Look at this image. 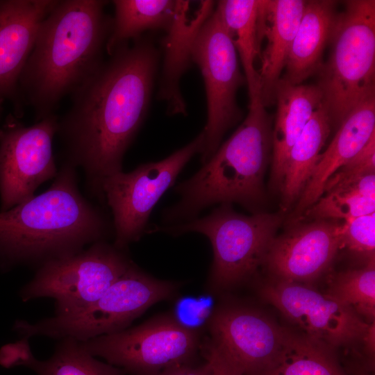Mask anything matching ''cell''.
Listing matches in <instances>:
<instances>
[{
  "label": "cell",
  "mask_w": 375,
  "mask_h": 375,
  "mask_svg": "<svg viewBox=\"0 0 375 375\" xmlns=\"http://www.w3.org/2000/svg\"><path fill=\"white\" fill-rule=\"evenodd\" d=\"M132 263L122 249L106 241L98 242L40 266L20 295L24 301L52 298L56 314L69 312L98 299Z\"/></svg>",
  "instance_id": "8"
},
{
  "label": "cell",
  "mask_w": 375,
  "mask_h": 375,
  "mask_svg": "<svg viewBox=\"0 0 375 375\" xmlns=\"http://www.w3.org/2000/svg\"><path fill=\"white\" fill-rule=\"evenodd\" d=\"M374 212L375 174H372L337 183L326 190L303 214L313 220L346 221Z\"/></svg>",
  "instance_id": "26"
},
{
  "label": "cell",
  "mask_w": 375,
  "mask_h": 375,
  "mask_svg": "<svg viewBox=\"0 0 375 375\" xmlns=\"http://www.w3.org/2000/svg\"><path fill=\"white\" fill-rule=\"evenodd\" d=\"M360 375H371V374H360Z\"/></svg>",
  "instance_id": "35"
},
{
  "label": "cell",
  "mask_w": 375,
  "mask_h": 375,
  "mask_svg": "<svg viewBox=\"0 0 375 375\" xmlns=\"http://www.w3.org/2000/svg\"><path fill=\"white\" fill-rule=\"evenodd\" d=\"M326 294L351 308L367 322L375 321V261L335 275Z\"/></svg>",
  "instance_id": "28"
},
{
  "label": "cell",
  "mask_w": 375,
  "mask_h": 375,
  "mask_svg": "<svg viewBox=\"0 0 375 375\" xmlns=\"http://www.w3.org/2000/svg\"><path fill=\"white\" fill-rule=\"evenodd\" d=\"M262 375H347L333 350L286 329L280 351Z\"/></svg>",
  "instance_id": "27"
},
{
  "label": "cell",
  "mask_w": 375,
  "mask_h": 375,
  "mask_svg": "<svg viewBox=\"0 0 375 375\" xmlns=\"http://www.w3.org/2000/svg\"><path fill=\"white\" fill-rule=\"evenodd\" d=\"M192 62L201 71L207 100V122L200 153L203 165L221 145L226 132L241 119L236 93L246 83L236 49L215 8L197 35Z\"/></svg>",
  "instance_id": "10"
},
{
  "label": "cell",
  "mask_w": 375,
  "mask_h": 375,
  "mask_svg": "<svg viewBox=\"0 0 375 375\" xmlns=\"http://www.w3.org/2000/svg\"><path fill=\"white\" fill-rule=\"evenodd\" d=\"M340 235L342 247L361 256L366 263L375 261V212L344 221Z\"/></svg>",
  "instance_id": "29"
},
{
  "label": "cell",
  "mask_w": 375,
  "mask_h": 375,
  "mask_svg": "<svg viewBox=\"0 0 375 375\" xmlns=\"http://www.w3.org/2000/svg\"><path fill=\"white\" fill-rule=\"evenodd\" d=\"M375 321L370 323L369 326L363 338L362 343L365 345L367 353L371 358L374 357V341H375Z\"/></svg>",
  "instance_id": "33"
},
{
  "label": "cell",
  "mask_w": 375,
  "mask_h": 375,
  "mask_svg": "<svg viewBox=\"0 0 375 375\" xmlns=\"http://www.w3.org/2000/svg\"><path fill=\"white\" fill-rule=\"evenodd\" d=\"M375 174V134L350 160L340 167L325 183L324 193L344 180Z\"/></svg>",
  "instance_id": "30"
},
{
  "label": "cell",
  "mask_w": 375,
  "mask_h": 375,
  "mask_svg": "<svg viewBox=\"0 0 375 375\" xmlns=\"http://www.w3.org/2000/svg\"><path fill=\"white\" fill-rule=\"evenodd\" d=\"M107 1L58 0L41 23L18 83L19 102L35 112L36 122L51 115L103 62L112 19Z\"/></svg>",
  "instance_id": "2"
},
{
  "label": "cell",
  "mask_w": 375,
  "mask_h": 375,
  "mask_svg": "<svg viewBox=\"0 0 375 375\" xmlns=\"http://www.w3.org/2000/svg\"><path fill=\"white\" fill-rule=\"evenodd\" d=\"M332 130L328 112L322 103L313 113L289 153L282 186V205L285 209L298 201L311 178Z\"/></svg>",
  "instance_id": "23"
},
{
  "label": "cell",
  "mask_w": 375,
  "mask_h": 375,
  "mask_svg": "<svg viewBox=\"0 0 375 375\" xmlns=\"http://www.w3.org/2000/svg\"><path fill=\"white\" fill-rule=\"evenodd\" d=\"M341 224L315 219L275 237L265 256L275 279L306 283L321 276L342 248Z\"/></svg>",
  "instance_id": "15"
},
{
  "label": "cell",
  "mask_w": 375,
  "mask_h": 375,
  "mask_svg": "<svg viewBox=\"0 0 375 375\" xmlns=\"http://www.w3.org/2000/svg\"><path fill=\"white\" fill-rule=\"evenodd\" d=\"M58 0H0V99L19 102L18 83L38 28Z\"/></svg>",
  "instance_id": "16"
},
{
  "label": "cell",
  "mask_w": 375,
  "mask_h": 375,
  "mask_svg": "<svg viewBox=\"0 0 375 375\" xmlns=\"http://www.w3.org/2000/svg\"><path fill=\"white\" fill-rule=\"evenodd\" d=\"M79 343L92 356L105 359L124 372L157 375L187 364L199 347V338L194 330L166 315Z\"/></svg>",
  "instance_id": "9"
},
{
  "label": "cell",
  "mask_w": 375,
  "mask_h": 375,
  "mask_svg": "<svg viewBox=\"0 0 375 375\" xmlns=\"http://www.w3.org/2000/svg\"><path fill=\"white\" fill-rule=\"evenodd\" d=\"M115 17L105 49L111 56L128 40L146 31L168 29L174 14V0H115Z\"/></svg>",
  "instance_id": "25"
},
{
  "label": "cell",
  "mask_w": 375,
  "mask_h": 375,
  "mask_svg": "<svg viewBox=\"0 0 375 375\" xmlns=\"http://www.w3.org/2000/svg\"><path fill=\"white\" fill-rule=\"evenodd\" d=\"M176 290V283L149 276L132 263L96 301L34 324L17 321L15 329L26 340L43 335L83 342L126 329L147 308L169 299Z\"/></svg>",
  "instance_id": "6"
},
{
  "label": "cell",
  "mask_w": 375,
  "mask_h": 375,
  "mask_svg": "<svg viewBox=\"0 0 375 375\" xmlns=\"http://www.w3.org/2000/svg\"><path fill=\"white\" fill-rule=\"evenodd\" d=\"M134 40L72 94L70 108L58 120L63 162L83 171L88 193L101 203L103 181L122 171L151 102L159 53L151 40Z\"/></svg>",
  "instance_id": "1"
},
{
  "label": "cell",
  "mask_w": 375,
  "mask_h": 375,
  "mask_svg": "<svg viewBox=\"0 0 375 375\" xmlns=\"http://www.w3.org/2000/svg\"><path fill=\"white\" fill-rule=\"evenodd\" d=\"M306 1L259 0L258 39L260 67L258 69L260 96L263 106L274 103L276 85L282 77L291 46L301 21Z\"/></svg>",
  "instance_id": "18"
},
{
  "label": "cell",
  "mask_w": 375,
  "mask_h": 375,
  "mask_svg": "<svg viewBox=\"0 0 375 375\" xmlns=\"http://www.w3.org/2000/svg\"><path fill=\"white\" fill-rule=\"evenodd\" d=\"M337 4L331 0L306 1L281 78L299 85L317 74L338 17Z\"/></svg>",
  "instance_id": "21"
},
{
  "label": "cell",
  "mask_w": 375,
  "mask_h": 375,
  "mask_svg": "<svg viewBox=\"0 0 375 375\" xmlns=\"http://www.w3.org/2000/svg\"><path fill=\"white\" fill-rule=\"evenodd\" d=\"M261 296L297 326L302 335L331 350L362 342L370 323L306 283L274 279Z\"/></svg>",
  "instance_id": "13"
},
{
  "label": "cell",
  "mask_w": 375,
  "mask_h": 375,
  "mask_svg": "<svg viewBox=\"0 0 375 375\" xmlns=\"http://www.w3.org/2000/svg\"><path fill=\"white\" fill-rule=\"evenodd\" d=\"M375 134V96L357 105L344 118L301 194L293 217L299 219L324 194L331 176L354 156Z\"/></svg>",
  "instance_id": "19"
},
{
  "label": "cell",
  "mask_w": 375,
  "mask_h": 375,
  "mask_svg": "<svg viewBox=\"0 0 375 375\" xmlns=\"http://www.w3.org/2000/svg\"><path fill=\"white\" fill-rule=\"evenodd\" d=\"M283 221L280 213L258 212L250 216L223 203L209 215L155 229L174 235L196 232L206 235L213 249L210 282L217 288L235 285L264 263Z\"/></svg>",
  "instance_id": "7"
},
{
  "label": "cell",
  "mask_w": 375,
  "mask_h": 375,
  "mask_svg": "<svg viewBox=\"0 0 375 375\" xmlns=\"http://www.w3.org/2000/svg\"><path fill=\"white\" fill-rule=\"evenodd\" d=\"M344 8L329 42V57L317 74L332 128L375 96V1H347Z\"/></svg>",
  "instance_id": "5"
},
{
  "label": "cell",
  "mask_w": 375,
  "mask_h": 375,
  "mask_svg": "<svg viewBox=\"0 0 375 375\" xmlns=\"http://www.w3.org/2000/svg\"><path fill=\"white\" fill-rule=\"evenodd\" d=\"M259 0H223L216 3L218 12L239 55L247 84L249 103L260 99L255 62L260 56L258 39Z\"/></svg>",
  "instance_id": "24"
},
{
  "label": "cell",
  "mask_w": 375,
  "mask_h": 375,
  "mask_svg": "<svg viewBox=\"0 0 375 375\" xmlns=\"http://www.w3.org/2000/svg\"><path fill=\"white\" fill-rule=\"evenodd\" d=\"M3 366L22 365L38 375H124V372L109 363L97 360L79 342L63 338L53 356L46 360L36 359L26 339L4 346L0 351Z\"/></svg>",
  "instance_id": "22"
},
{
  "label": "cell",
  "mask_w": 375,
  "mask_h": 375,
  "mask_svg": "<svg viewBox=\"0 0 375 375\" xmlns=\"http://www.w3.org/2000/svg\"><path fill=\"white\" fill-rule=\"evenodd\" d=\"M203 142L202 131L163 160L142 164L128 173L117 172L103 181L102 193L112 214L117 248L123 249L140 238L153 207L190 160L201 153Z\"/></svg>",
  "instance_id": "11"
},
{
  "label": "cell",
  "mask_w": 375,
  "mask_h": 375,
  "mask_svg": "<svg viewBox=\"0 0 375 375\" xmlns=\"http://www.w3.org/2000/svg\"><path fill=\"white\" fill-rule=\"evenodd\" d=\"M260 99L211 158L174 191L178 202L162 212V222L176 224L194 219L215 203H237L258 212L265 199L264 176L272 150V121Z\"/></svg>",
  "instance_id": "4"
},
{
  "label": "cell",
  "mask_w": 375,
  "mask_h": 375,
  "mask_svg": "<svg viewBox=\"0 0 375 375\" xmlns=\"http://www.w3.org/2000/svg\"><path fill=\"white\" fill-rule=\"evenodd\" d=\"M214 1H176L171 24L162 42L164 59L157 97L165 102L169 115H187L180 81L192 63L197 35L215 10Z\"/></svg>",
  "instance_id": "17"
},
{
  "label": "cell",
  "mask_w": 375,
  "mask_h": 375,
  "mask_svg": "<svg viewBox=\"0 0 375 375\" xmlns=\"http://www.w3.org/2000/svg\"><path fill=\"white\" fill-rule=\"evenodd\" d=\"M212 340L244 375H262L274 362L286 329L262 313L242 307H224L212 316Z\"/></svg>",
  "instance_id": "14"
},
{
  "label": "cell",
  "mask_w": 375,
  "mask_h": 375,
  "mask_svg": "<svg viewBox=\"0 0 375 375\" xmlns=\"http://www.w3.org/2000/svg\"><path fill=\"white\" fill-rule=\"evenodd\" d=\"M58 117L51 115L26 126L10 114L0 126L1 211L34 197L58 172L53 153Z\"/></svg>",
  "instance_id": "12"
},
{
  "label": "cell",
  "mask_w": 375,
  "mask_h": 375,
  "mask_svg": "<svg viewBox=\"0 0 375 375\" xmlns=\"http://www.w3.org/2000/svg\"><path fill=\"white\" fill-rule=\"evenodd\" d=\"M157 375H210V368L206 362L198 367H191L187 364L168 368Z\"/></svg>",
  "instance_id": "32"
},
{
  "label": "cell",
  "mask_w": 375,
  "mask_h": 375,
  "mask_svg": "<svg viewBox=\"0 0 375 375\" xmlns=\"http://www.w3.org/2000/svg\"><path fill=\"white\" fill-rule=\"evenodd\" d=\"M5 100L0 99V117L3 111V104Z\"/></svg>",
  "instance_id": "34"
},
{
  "label": "cell",
  "mask_w": 375,
  "mask_h": 375,
  "mask_svg": "<svg viewBox=\"0 0 375 375\" xmlns=\"http://www.w3.org/2000/svg\"><path fill=\"white\" fill-rule=\"evenodd\" d=\"M76 169L62 162L47 190L0 212L2 264L41 266L105 241L112 223L82 194Z\"/></svg>",
  "instance_id": "3"
},
{
  "label": "cell",
  "mask_w": 375,
  "mask_h": 375,
  "mask_svg": "<svg viewBox=\"0 0 375 375\" xmlns=\"http://www.w3.org/2000/svg\"><path fill=\"white\" fill-rule=\"evenodd\" d=\"M210 375H244L238 365L212 340L203 346Z\"/></svg>",
  "instance_id": "31"
},
{
  "label": "cell",
  "mask_w": 375,
  "mask_h": 375,
  "mask_svg": "<svg viewBox=\"0 0 375 375\" xmlns=\"http://www.w3.org/2000/svg\"><path fill=\"white\" fill-rule=\"evenodd\" d=\"M274 99L276 115L272 133L271 183L280 192L291 148L322 103V95L317 85H294L281 78Z\"/></svg>",
  "instance_id": "20"
}]
</instances>
